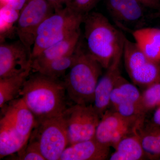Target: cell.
I'll return each instance as SVG.
<instances>
[{
    "instance_id": "4dcf8cb0",
    "label": "cell",
    "mask_w": 160,
    "mask_h": 160,
    "mask_svg": "<svg viewBox=\"0 0 160 160\" xmlns=\"http://www.w3.org/2000/svg\"><path fill=\"white\" fill-rule=\"evenodd\" d=\"M152 121V122L154 124L160 125V106L156 109L153 114Z\"/></svg>"
},
{
    "instance_id": "5bb4252c",
    "label": "cell",
    "mask_w": 160,
    "mask_h": 160,
    "mask_svg": "<svg viewBox=\"0 0 160 160\" xmlns=\"http://www.w3.org/2000/svg\"><path fill=\"white\" fill-rule=\"evenodd\" d=\"M81 30L74 32L65 38L43 50L32 60V71L53 60L74 52L81 39Z\"/></svg>"
},
{
    "instance_id": "e0dca14e",
    "label": "cell",
    "mask_w": 160,
    "mask_h": 160,
    "mask_svg": "<svg viewBox=\"0 0 160 160\" xmlns=\"http://www.w3.org/2000/svg\"><path fill=\"white\" fill-rule=\"evenodd\" d=\"M135 42L147 57L160 63V29L141 28L132 32Z\"/></svg>"
},
{
    "instance_id": "4fadbf2b",
    "label": "cell",
    "mask_w": 160,
    "mask_h": 160,
    "mask_svg": "<svg viewBox=\"0 0 160 160\" xmlns=\"http://www.w3.org/2000/svg\"><path fill=\"white\" fill-rule=\"evenodd\" d=\"M110 147L101 144L94 138L69 145L60 160H105L109 157Z\"/></svg>"
},
{
    "instance_id": "d4e9b609",
    "label": "cell",
    "mask_w": 160,
    "mask_h": 160,
    "mask_svg": "<svg viewBox=\"0 0 160 160\" xmlns=\"http://www.w3.org/2000/svg\"><path fill=\"white\" fill-rule=\"evenodd\" d=\"M113 109L123 117L139 122H145L146 112L141 104L134 102L123 103Z\"/></svg>"
},
{
    "instance_id": "7a4b0ae2",
    "label": "cell",
    "mask_w": 160,
    "mask_h": 160,
    "mask_svg": "<svg viewBox=\"0 0 160 160\" xmlns=\"http://www.w3.org/2000/svg\"><path fill=\"white\" fill-rule=\"evenodd\" d=\"M83 23L86 49L106 69L123 46L124 34L100 12H90L85 15Z\"/></svg>"
},
{
    "instance_id": "603a6c76",
    "label": "cell",
    "mask_w": 160,
    "mask_h": 160,
    "mask_svg": "<svg viewBox=\"0 0 160 160\" xmlns=\"http://www.w3.org/2000/svg\"><path fill=\"white\" fill-rule=\"evenodd\" d=\"M20 12L19 11L13 9L7 4L1 6L0 32L1 40L13 30V26L18 22Z\"/></svg>"
},
{
    "instance_id": "ba28073f",
    "label": "cell",
    "mask_w": 160,
    "mask_h": 160,
    "mask_svg": "<svg viewBox=\"0 0 160 160\" xmlns=\"http://www.w3.org/2000/svg\"><path fill=\"white\" fill-rule=\"evenodd\" d=\"M53 11L54 9L47 0H27L20 11L16 27V33L20 41L30 52L38 28Z\"/></svg>"
},
{
    "instance_id": "f1b7e54d",
    "label": "cell",
    "mask_w": 160,
    "mask_h": 160,
    "mask_svg": "<svg viewBox=\"0 0 160 160\" xmlns=\"http://www.w3.org/2000/svg\"><path fill=\"white\" fill-rule=\"evenodd\" d=\"M145 6L150 9L160 10V0H138Z\"/></svg>"
},
{
    "instance_id": "2e32d148",
    "label": "cell",
    "mask_w": 160,
    "mask_h": 160,
    "mask_svg": "<svg viewBox=\"0 0 160 160\" xmlns=\"http://www.w3.org/2000/svg\"><path fill=\"white\" fill-rule=\"evenodd\" d=\"M28 141L18 134L11 122L3 115L0 120L1 159L17 153Z\"/></svg>"
},
{
    "instance_id": "d6a6232c",
    "label": "cell",
    "mask_w": 160,
    "mask_h": 160,
    "mask_svg": "<svg viewBox=\"0 0 160 160\" xmlns=\"http://www.w3.org/2000/svg\"><path fill=\"white\" fill-rule=\"evenodd\" d=\"M7 1V0H1V6L6 4Z\"/></svg>"
},
{
    "instance_id": "836d02e7",
    "label": "cell",
    "mask_w": 160,
    "mask_h": 160,
    "mask_svg": "<svg viewBox=\"0 0 160 160\" xmlns=\"http://www.w3.org/2000/svg\"><path fill=\"white\" fill-rule=\"evenodd\" d=\"M159 160H160V158H159Z\"/></svg>"
},
{
    "instance_id": "f546056e",
    "label": "cell",
    "mask_w": 160,
    "mask_h": 160,
    "mask_svg": "<svg viewBox=\"0 0 160 160\" xmlns=\"http://www.w3.org/2000/svg\"><path fill=\"white\" fill-rule=\"evenodd\" d=\"M69 0H47L48 2L54 9V12L58 11L66 6Z\"/></svg>"
},
{
    "instance_id": "277c9868",
    "label": "cell",
    "mask_w": 160,
    "mask_h": 160,
    "mask_svg": "<svg viewBox=\"0 0 160 160\" xmlns=\"http://www.w3.org/2000/svg\"><path fill=\"white\" fill-rule=\"evenodd\" d=\"M84 17L66 6L46 18L37 30L32 60L44 49L80 29Z\"/></svg>"
},
{
    "instance_id": "8fae6325",
    "label": "cell",
    "mask_w": 160,
    "mask_h": 160,
    "mask_svg": "<svg viewBox=\"0 0 160 160\" xmlns=\"http://www.w3.org/2000/svg\"><path fill=\"white\" fill-rule=\"evenodd\" d=\"M123 46L120 48L106 72L100 78L95 92L93 107L102 117L110 106V96L121 75L120 66L122 59Z\"/></svg>"
},
{
    "instance_id": "4316f807",
    "label": "cell",
    "mask_w": 160,
    "mask_h": 160,
    "mask_svg": "<svg viewBox=\"0 0 160 160\" xmlns=\"http://www.w3.org/2000/svg\"><path fill=\"white\" fill-rule=\"evenodd\" d=\"M100 0H69L66 6L80 14L85 15L96 6Z\"/></svg>"
},
{
    "instance_id": "ffe728a7",
    "label": "cell",
    "mask_w": 160,
    "mask_h": 160,
    "mask_svg": "<svg viewBox=\"0 0 160 160\" xmlns=\"http://www.w3.org/2000/svg\"><path fill=\"white\" fill-rule=\"evenodd\" d=\"M32 71V67L22 73L0 78V107L15 99L22 90L23 85Z\"/></svg>"
},
{
    "instance_id": "d6986e66",
    "label": "cell",
    "mask_w": 160,
    "mask_h": 160,
    "mask_svg": "<svg viewBox=\"0 0 160 160\" xmlns=\"http://www.w3.org/2000/svg\"><path fill=\"white\" fill-rule=\"evenodd\" d=\"M140 140L146 157L150 160L159 159L160 157V125L152 122L138 129Z\"/></svg>"
},
{
    "instance_id": "3957f363",
    "label": "cell",
    "mask_w": 160,
    "mask_h": 160,
    "mask_svg": "<svg viewBox=\"0 0 160 160\" xmlns=\"http://www.w3.org/2000/svg\"><path fill=\"white\" fill-rule=\"evenodd\" d=\"M76 52L75 61L63 82L66 93L75 104H92L103 68L80 41Z\"/></svg>"
},
{
    "instance_id": "cb8c5ba5",
    "label": "cell",
    "mask_w": 160,
    "mask_h": 160,
    "mask_svg": "<svg viewBox=\"0 0 160 160\" xmlns=\"http://www.w3.org/2000/svg\"><path fill=\"white\" fill-rule=\"evenodd\" d=\"M141 102L146 112L160 106V82L153 83L145 88L142 93Z\"/></svg>"
},
{
    "instance_id": "8992f818",
    "label": "cell",
    "mask_w": 160,
    "mask_h": 160,
    "mask_svg": "<svg viewBox=\"0 0 160 160\" xmlns=\"http://www.w3.org/2000/svg\"><path fill=\"white\" fill-rule=\"evenodd\" d=\"M122 58L126 71L136 86L145 88L160 82V63L147 57L136 43L124 35Z\"/></svg>"
},
{
    "instance_id": "52a82bcc",
    "label": "cell",
    "mask_w": 160,
    "mask_h": 160,
    "mask_svg": "<svg viewBox=\"0 0 160 160\" xmlns=\"http://www.w3.org/2000/svg\"><path fill=\"white\" fill-rule=\"evenodd\" d=\"M62 115L67 126L69 145L94 138L102 118L92 104H75L67 108Z\"/></svg>"
},
{
    "instance_id": "ac0fdd59",
    "label": "cell",
    "mask_w": 160,
    "mask_h": 160,
    "mask_svg": "<svg viewBox=\"0 0 160 160\" xmlns=\"http://www.w3.org/2000/svg\"><path fill=\"white\" fill-rule=\"evenodd\" d=\"M110 160H141L146 157L138 130L122 138L114 146Z\"/></svg>"
},
{
    "instance_id": "9c48e42d",
    "label": "cell",
    "mask_w": 160,
    "mask_h": 160,
    "mask_svg": "<svg viewBox=\"0 0 160 160\" xmlns=\"http://www.w3.org/2000/svg\"><path fill=\"white\" fill-rule=\"evenodd\" d=\"M144 123L126 118L114 109H108L101 118L94 138L101 144L114 148L120 140L137 131Z\"/></svg>"
},
{
    "instance_id": "7402d4cb",
    "label": "cell",
    "mask_w": 160,
    "mask_h": 160,
    "mask_svg": "<svg viewBox=\"0 0 160 160\" xmlns=\"http://www.w3.org/2000/svg\"><path fill=\"white\" fill-rule=\"evenodd\" d=\"M76 58L75 49L71 54L53 60L41 66L34 72H38L49 77L59 79L65 74L66 70L71 68Z\"/></svg>"
},
{
    "instance_id": "30bf717a",
    "label": "cell",
    "mask_w": 160,
    "mask_h": 160,
    "mask_svg": "<svg viewBox=\"0 0 160 160\" xmlns=\"http://www.w3.org/2000/svg\"><path fill=\"white\" fill-rule=\"evenodd\" d=\"M32 67L31 52L19 40L0 45V78L22 73Z\"/></svg>"
},
{
    "instance_id": "83f0119b",
    "label": "cell",
    "mask_w": 160,
    "mask_h": 160,
    "mask_svg": "<svg viewBox=\"0 0 160 160\" xmlns=\"http://www.w3.org/2000/svg\"><path fill=\"white\" fill-rule=\"evenodd\" d=\"M26 1L27 0H7L6 4L20 12L25 6Z\"/></svg>"
},
{
    "instance_id": "484cf974",
    "label": "cell",
    "mask_w": 160,
    "mask_h": 160,
    "mask_svg": "<svg viewBox=\"0 0 160 160\" xmlns=\"http://www.w3.org/2000/svg\"><path fill=\"white\" fill-rule=\"evenodd\" d=\"M17 153L15 160H46L41 153L37 141L31 137L26 146Z\"/></svg>"
},
{
    "instance_id": "5b68a950",
    "label": "cell",
    "mask_w": 160,
    "mask_h": 160,
    "mask_svg": "<svg viewBox=\"0 0 160 160\" xmlns=\"http://www.w3.org/2000/svg\"><path fill=\"white\" fill-rule=\"evenodd\" d=\"M30 137L37 141L46 160H60L69 145L67 126L62 115L37 123Z\"/></svg>"
},
{
    "instance_id": "44dd1931",
    "label": "cell",
    "mask_w": 160,
    "mask_h": 160,
    "mask_svg": "<svg viewBox=\"0 0 160 160\" xmlns=\"http://www.w3.org/2000/svg\"><path fill=\"white\" fill-rule=\"evenodd\" d=\"M141 97L142 93L136 86L121 75L112 92L110 106L113 108L120 104L126 102H134L142 105Z\"/></svg>"
},
{
    "instance_id": "7c38bea8",
    "label": "cell",
    "mask_w": 160,
    "mask_h": 160,
    "mask_svg": "<svg viewBox=\"0 0 160 160\" xmlns=\"http://www.w3.org/2000/svg\"><path fill=\"white\" fill-rule=\"evenodd\" d=\"M8 104L3 115L11 122L21 137L29 140L37 123L33 113L22 98L12 100Z\"/></svg>"
},
{
    "instance_id": "6da1fadb",
    "label": "cell",
    "mask_w": 160,
    "mask_h": 160,
    "mask_svg": "<svg viewBox=\"0 0 160 160\" xmlns=\"http://www.w3.org/2000/svg\"><path fill=\"white\" fill-rule=\"evenodd\" d=\"M33 72L24 83L20 95L36 122L62 115L68 108L64 82Z\"/></svg>"
},
{
    "instance_id": "9a60e30c",
    "label": "cell",
    "mask_w": 160,
    "mask_h": 160,
    "mask_svg": "<svg viewBox=\"0 0 160 160\" xmlns=\"http://www.w3.org/2000/svg\"><path fill=\"white\" fill-rule=\"evenodd\" d=\"M106 6L119 25L133 24L144 16V6L138 0H107Z\"/></svg>"
},
{
    "instance_id": "1f68e13d",
    "label": "cell",
    "mask_w": 160,
    "mask_h": 160,
    "mask_svg": "<svg viewBox=\"0 0 160 160\" xmlns=\"http://www.w3.org/2000/svg\"><path fill=\"white\" fill-rule=\"evenodd\" d=\"M152 16L155 18H160V10H158L157 12H155L152 15Z\"/></svg>"
}]
</instances>
